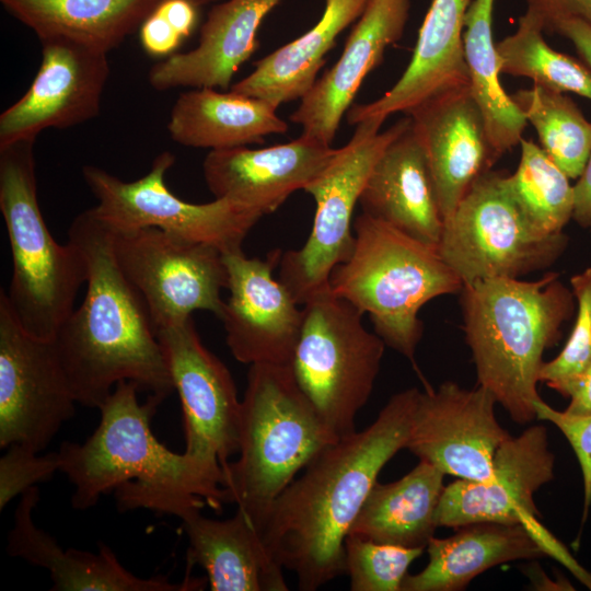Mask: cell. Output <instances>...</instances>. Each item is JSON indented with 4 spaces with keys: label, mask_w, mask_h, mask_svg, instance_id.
Wrapping results in <instances>:
<instances>
[{
    "label": "cell",
    "mask_w": 591,
    "mask_h": 591,
    "mask_svg": "<svg viewBox=\"0 0 591 591\" xmlns=\"http://www.w3.org/2000/svg\"><path fill=\"white\" fill-rule=\"evenodd\" d=\"M536 419L552 422L566 437L579 462L583 483V521L591 506V414L557 410L543 399L535 404Z\"/></svg>",
    "instance_id": "f35d334b"
},
{
    "label": "cell",
    "mask_w": 591,
    "mask_h": 591,
    "mask_svg": "<svg viewBox=\"0 0 591 591\" xmlns=\"http://www.w3.org/2000/svg\"><path fill=\"white\" fill-rule=\"evenodd\" d=\"M344 548L345 572L352 591H402L409 566L425 551L351 535H347Z\"/></svg>",
    "instance_id": "d590c367"
},
{
    "label": "cell",
    "mask_w": 591,
    "mask_h": 591,
    "mask_svg": "<svg viewBox=\"0 0 591 591\" xmlns=\"http://www.w3.org/2000/svg\"><path fill=\"white\" fill-rule=\"evenodd\" d=\"M138 392L135 382H118L99 408L94 432L83 443H61L59 471L73 485L72 507L86 510L115 490L119 511L144 508L178 518L206 505L221 511L222 465L162 444L151 419L164 399L149 395L140 403Z\"/></svg>",
    "instance_id": "7a4b0ae2"
},
{
    "label": "cell",
    "mask_w": 591,
    "mask_h": 591,
    "mask_svg": "<svg viewBox=\"0 0 591 591\" xmlns=\"http://www.w3.org/2000/svg\"><path fill=\"white\" fill-rule=\"evenodd\" d=\"M339 438L299 387L291 366L255 363L241 401L239 457L222 466L225 503L260 531L275 499Z\"/></svg>",
    "instance_id": "5b68a950"
},
{
    "label": "cell",
    "mask_w": 591,
    "mask_h": 591,
    "mask_svg": "<svg viewBox=\"0 0 591 591\" xmlns=\"http://www.w3.org/2000/svg\"><path fill=\"white\" fill-rule=\"evenodd\" d=\"M568 244L564 232L537 230L513 198L507 174L490 170L474 183L444 223L438 252L466 286L545 269Z\"/></svg>",
    "instance_id": "9c48e42d"
},
{
    "label": "cell",
    "mask_w": 591,
    "mask_h": 591,
    "mask_svg": "<svg viewBox=\"0 0 591 591\" xmlns=\"http://www.w3.org/2000/svg\"><path fill=\"white\" fill-rule=\"evenodd\" d=\"M410 0H369L337 62L301 99L290 120L331 146L364 78L403 36Z\"/></svg>",
    "instance_id": "44dd1931"
},
{
    "label": "cell",
    "mask_w": 591,
    "mask_h": 591,
    "mask_svg": "<svg viewBox=\"0 0 591 591\" xmlns=\"http://www.w3.org/2000/svg\"><path fill=\"white\" fill-rule=\"evenodd\" d=\"M198 4L215 1V0H195Z\"/></svg>",
    "instance_id": "bcb514c9"
},
{
    "label": "cell",
    "mask_w": 591,
    "mask_h": 591,
    "mask_svg": "<svg viewBox=\"0 0 591 591\" xmlns=\"http://www.w3.org/2000/svg\"><path fill=\"white\" fill-rule=\"evenodd\" d=\"M359 204L363 213L438 248L444 221L427 155L413 123L375 162Z\"/></svg>",
    "instance_id": "cb8c5ba5"
},
{
    "label": "cell",
    "mask_w": 591,
    "mask_h": 591,
    "mask_svg": "<svg viewBox=\"0 0 591 591\" xmlns=\"http://www.w3.org/2000/svg\"><path fill=\"white\" fill-rule=\"evenodd\" d=\"M563 396L569 398V404L565 409L567 413L591 414V363L581 375L570 383Z\"/></svg>",
    "instance_id": "f6af8a7d"
},
{
    "label": "cell",
    "mask_w": 591,
    "mask_h": 591,
    "mask_svg": "<svg viewBox=\"0 0 591 591\" xmlns=\"http://www.w3.org/2000/svg\"><path fill=\"white\" fill-rule=\"evenodd\" d=\"M155 331L182 405L185 452L223 466L239 452L241 401L234 380L204 345L193 316Z\"/></svg>",
    "instance_id": "2e32d148"
},
{
    "label": "cell",
    "mask_w": 591,
    "mask_h": 591,
    "mask_svg": "<svg viewBox=\"0 0 591 591\" xmlns=\"http://www.w3.org/2000/svg\"><path fill=\"white\" fill-rule=\"evenodd\" d=\"M495 0H472L464 18L463 47L470 90L484 116L489 139L500 154L520 144L528 121L500 82L493 36Z\"/></svg>",
    "instance_id": "1f68e13d"
},
{
    "label": "cell",
    "mask_w": 591,
    "mask_h": 591,
    "mask_svg": "<svg viewBox=\"0 0 591 591\" xmlns=\"http://www.w3.org/2000/svg\"><path fill=\"white\" fill-rule=\"evenodd\" d=\"M53 340L28 334L0 292V448L39 453L76 413Z\"/></svg>",
    "instance_id": "5bb4252c"
},
{
    "label": "cell",
    "mask_w": 591,
    "mask_h": 591,
    "mask_svg": "<svg viewBox=\"0 0 591 591\" xmlns=\"http://www.w3.org/2000/svg\"><path fill=\"white\" fill-rule=\"evenodd\" d=\"M543 34L531 15L522 14L515 32L496 44L500 73L528 78L534 85L591 101V69L582 60L552 48Z\"/></svg>",
    "instance_id": "836d02e7"
},
{
    "label": "cell",
    "mask_w": 591,
    "mask_h": 591,
    "mask_svg": "<svg viewBox=\"0 0 591 591\" xmlns=\"http://www.w3.org/2000/svg\"><path fill=\"white\" fill-rule=\"evenodd\" d=\"M531 15L546 34H556L557 26L578 19L591 26V0H523Z\"/></svg>",
    "instance_id": "ab89813d"
},
{
    "label": "cell",
    "mask_w": 591,
    "mask_h": 591,
    "mask_svg": "<svg viewBox=\"0 0 591 591\" xmlns=\"http://www.w3.org/2000/svg\"><path fill=\"white\" fill-rule=\"evenodd\" d=\"M281 0H227L215 5L198 45L153 65L149 83L158 91L175 88L228 89L233 76L255 51L256 32Z\"/></svg>",
    "instance_id": "d4e9b609"
},
{
    "label": "cell",
    "mask_w": 591,
    "mask_h": 591,
    "mask_svg": "<svg viewBox=\"0 0 591 591\" xmlns=\"http://www.w3.org/2000/svg\"><path fill=\"white\" fill-rule=\"evenodd\" d=\"M471 1L432 0L405 71L381 97L351 106L347 112L350 125L364 120L384 123L390 115H406L438 94L470 85L463 31Z\"/></svg>",
    "instance_id": "7402d4cb"
},
{
    "label": "cell",
    "mask_w": 591,
    "mask_h": 591,
    "mask_svg": "<svg viewBox=\"0 0 591 591\" xmlns=\"http://www.w3.org/2000/svg\"><path fill=\"white\" fill-rule=\"evenodd\" d=\"M517 170L507 175L509 189L528 220L541 232L556 234L572 219L570 178L531 140L520 141Z\"/></svg>",
    "instance_id": "e575fe53"
},
{
    "label": "cell",
    "mask_w": 591,
    "mask_h": 591,
    "mask_svg": "<svg viewBox=\"0 0 591 591\" xmlns=\"http://www.w3.org/2000/svg\"><path fill=\"white\" fill-rule=\"evenodd\" d=\"M277 108L270 102L232 90L194 89L177 97L166 128L170 138L184 147L210 151L247 147L288 130Z\"/></svg>",
    "instance_id": "83f0119b"
},
{
    "label": "cell",
    "mask_w": 591,
    "mask_h": 591,
    "mask_svg": "<svg viewBox=\"0 0 591 591\" xmlns=\"http://www.w3.org/2000/svg\"><path fill=\"white\" fill-rule=\"evenodd\" d=\"M445 474L425 461L402 478L376 482L348 535L409 548H425L438 528L436 511Z\"/></svg>",
    "instance_id": "f1b7e54d"
},
{
    "label": "cell",
    "mask_w": 591,
    "mask_h": 591,
    "mask_svg": "<svg viewBox=\"0 0 591 591\" xmlns=\"http://www.w3.org/2000/svg\"><path fill=\"white\" fill-rule=\"evenodd\" d=\"M354 246L328 279L329 291L367 313L386 346L414 363L422 337L420 309L463 283L437 247L361 212Z\"/></svg>",
    "instance_id": "8992f818"
},
{
    "label": "cell",
    "mask_w": 591,
    "mask_h": 591,
    "mask_svg": "<svg viewBox=\"0 0 591 591\" xmlns=\"http://www.w3.org/2000/svg\"><path fill=\"white\" fill-rule=\"evenodd\" d=\"M463 331L478 385L489 390L511 419H536L544 352L556 346L576 300L559 274L532 281L494 278L463 286Z\"/></svg>",
    "instance_id": "277c9868"
},
{
    "label": "cell",
    "mask_w": 591,
    "mask_h": 591,
    "mask_svg": "<svg viewBox=\"0 0 591 591\" xmlns=\"http://www.w3.org/2000/svg\"><path fill=\"white\" fill-rule=\"evenodd\" d=\"M576 300V321L561 351L544 361L540 382L564 395L591 363V266L570 278Z\"/></svg>",
    "instance_id": "8d00e7d4"
},
{
    "label": "cell",
    "mask_w": 591,
    "mask_h": 591,
    "mask_svg": "<svg viewBox=\"0 0 591 591\" xmlns=\"http://www.w3.org/2000/svg\"><path fill=\"white\" fill-rule=\"evenodd\" d=\"M417 394H394L370 426L324 448L273 502L260 533L299 590L346 573V537L382 468L406 448Z\"/></svg>",
    "instance_id": "6da1fadb"
},
{
    "label": "cell",
    "mask_w": 591,
    "mask_h": 591,
    "mask_svg": "<svg viewBox=\"0 0 591 591\" xmlns=\"http://www.w3.org/2000/svg\"><path fill=\"white\" fill-rule=\"evenodd\" d=\"M337 150L301 134L290 142L267 148L209 151L202 173L215 198L231 200L264 217L315 179Z\"/></svg>",
    "instance_id": "ffe728a7"
},
{
    "label": "cell",
    "mask_w": 591,
    "mask_h": 591,
    "mask_svg": "<svg viewBox=\"0 0 591 591\" xmlns=\"http://www.w3.org/2000/svg\"><path fill=\"white\" fill-rule=\"evenodd\" d=\"M35 140L0 148V211L12 256L9 306L31 335L53 340L86 281L85 260L71 241L53 237L37 199Z\"/></svg>",
    "instance_id": "52a82bcc"
},
{
    "label": "cell",
    "mask_w": 591,
    "mask_h": 591,
    "mask_svg": "<svg viewBox=\"0 0 591 591\" xmlns=\"http://www.w3.org/2000/svg\"><path fill=\"white\" fill-rule=\"evenodd\" d=\"M538 136L541 148L570 179H577L591 152V121L566 93L538 85L510 94Z\"/></svg>",
    "instance_id": "d6a6232c"
},
{
    "label": "cell",
    "mask_w": 591,
    "mask_h": 591,
    "mask_svg": "<svg viewBox=\"0 0 591 591\" xmlns=\"http://www.w3.org/2000/svg\"><path fill=\"white\" fill-rule=\"evenodd\" d=\"M200 511L189 510L179 519L189 543L187 563L206 570L210 590H288L283 567L241 510L225 520L206 518Z\"/></svg>",
    "instance_id": "484cf974"
},
{
    "label": "cell",
    "mask_w": 591,
    "mask_h": 591,
    "mask_svg": "<svg viewBox=\"0 0 591 591\" xmlns=\"http://www.w3.org/2000/svg\"><path fill=\"white\" fill-rule=\"evenodd\" d=\"M369 0H325L320 21L302 36L257 60L254 70L231 86L279 107L302 99L316 82L336 37L363 12Z\"/></svg>",
    "instance_id": "f546056e"
},
{
    "label": "cell",
    "mask_w": 591,
    "mask_h": 591,
    "mask_svg": "<svg viewBox=\"0 0 591 591\" xmlns=\"http://www.w3.org/2000/svg\"><path fill=\"white\" fill-rule=\"evenodd\" d=\"M197 5L195 0H162L155 10L163 15L185 39L197 22Z\"/></svg>",
    "instance_id": "b9f144b4"
},
{
    "label": "cell",
    "mask_w": 591,
    "mask_h": 591,
    "mask_svg": "<svg viewBox=\"0 0 591 591\" xmlns=\"http://www.w3.org/2000/svg\"><path fill=\"white\" fill-rule=\"evenodd\" d=\"M556 34L572 43L581 60L591 69V26L578 19L561 22Z\"/></svg>",
    "instance_id": "ee69618b"
},
{
    "label": "cell",
    "mask_w": 591,
    "mask_h": 591,
    "mask_svg": "<svg viewBox=\"0 0 591 591\" xmlns=\"http://www.w3.org/2000/svg\"><path fill=\"white\" fill-rule=\"evenodd\" d=\"M496 404L480 385L468 390L445 381L418 390L406 449L445 475L489 479L495 454L510 437L496 418Z\"/></svg>",
    "instance_id": "9a60e30c"
},
{
    "label": "cell",
    "mask_w": 591,
    "mask_h": 591,
    "mask_svg": "<svg viewBox=\"0 0 591 591\" xmlns=\"http://www.w3.org/2000/svg\"><path fill=\"white\" fill-rule=\"evenodd\" d=\"M575 205L572 219L583 229L591 231V152L573 185Z\"/></svg>",
    "instance_id": "7bdbcfd3"
},
{
    "label": "cell",
    "mask_w": 591,
    "mask_h": 591,
    "mask_svg": "<svg viewBox=\"0 0 591 591\" xmlns=\"http://www.w3.org/2000/svg\"><path fill=\"white\" fill-rule=\"evenodd\" d=\"M39 501V489L31 487L15 508L13 526L8 535V554L45 568L53 581V591H189L202 582L185 578L171 582L165 577L140 578L129 572L105 544L97 553L78 549L63 551L57 542L33 520Z\"/></svg>",
    "instance_id": "603a6c76"
},
{
    "label": "cell",
    "mask_w": 591,
    "mask_h": 591,
    "mask_svg": "<svg viewBox=\"0 0 591 591\" xmlns=\"http://www.w3.org/2000/svg\"><path fill=\"white\" fill-rule=\"evenodd\" d=\"M21 445L11 444L0 459V510L18 495L51 479L59 471L57 451L46 455Z\"/></svg>",
    "instance_id": "74e56055"
},
{
    "label": "cell",
    "mask_w": 591,
    "mask_h": 591,
    "mask_svg": "<svg viewBox=\"0 0 591 591\" xmlns=\"http://www.w3.org/2000/svg\"><path fill=\"white\" fill-rule=\"evenodd\" d=\"M175 157L159 153L142 177L126 182L95 165L82 175L97 204L96 215L115 231L158 228L183 240L211 245L223 254L241 251L262 216L228 199L192 204L175 196L165 184Z\"/></svg>",
    "instance_id": "7c38bea8"
},
{
    "label": "cell",
    "mask_w": 591,
    "mask_h": 591,
    "mask_svg": "<svg viewBox=\"0 0 591 591\" xmlns=\"http://www.w3.org/2000/svg\"><path fill=\"white\" fill-rule=\"evenodd\" d=\"M590 233H591V231H590Z\"/></svg>",
    "instance_id": "7dc6e473"
},
{
    "label": "cell",
    "mask_w": 591,
    "mask_h": 591,
    "mask_svg": "<svg viewBox=\"0 0 591 591\" xmlns=\"http://www.w3.org/2000/svg\"><path fill=\"white\" fill-rule=\"evenodd\" d=\"M281 254L279 250L265 258H250L242 250L223 254L230 294L220 320L239 362L291 366L303 308L274 277Z\"/></svg>",
    "instance_id": "e0dca14e"
},
{
    "label": "cell",
    "mask_w": 591,
    "mask_h": 591,
    "mask_svg": "<svg viewBox=\"0 0 591 591\" xmlns=\"http://www.w3.org/2000/svg\"><path fill=\"white\" fill-rule=\"evenodd\" d=\"M42 43V61L28 90L0 115V148L35 140L96 117L109 77L107 54L66 39Z\"/></svg>",
    "instance_id": "ac0fdd59"
},
{
    "label": "cell",
    "mask_w": 591,
    "mask_h": 591,
    "mask_svg": "<svg viewBox=\"0 0 591 591\" xmlns=\"http://www.w3.org/2000/svg\"><path fill=\"white\" fill-rule=\"evenodd\" d=\"M427 155L444 223L500 158L470 85L438 94L406 114Z\"/></svg>",
    "instance_id": "d6986e66"
},
{
    "label": "cell",
    "mask_w": 591,
    "mask_h": 591,
    "mask_svg": "<svg viewBox=\"0 0 591 591\" xmlns=\"http://www.w3.org/2000/svg\"><path fill=\"white\" fill-rule=\"evenodd\" d=\"M68 240L86 266V291L53 339L78 404L100 408L120 381L161 398L173 391L150 313L119 269L113 230L93 208L78 215Z\"/></svg>",
    "instance_id": "3957f363"
},
{
    "label": "cell",
    "mask_w": 591,
    "mask_h": 591,
    "mask_svg": "<svg viewBox=\"0 0 591 591\" xmlns=\"http://www.w3.org/2000/svg\"><path fill=\"white\" fill-rule=\"evenodd\" d=\"M554 467L555 456L548 448L545 427L534 425L517 437L510 436L495 454L489 479L459 478L444 486L436 511V524L455 529L480 522L523 525L547 556L565 566L591 590V573L538 520L541 513L534 495L553 480Z\"/></svg>",
    "instance_id": "8fae6325"
},
{
    "label": "cell",
    "mask_w": 591,
    "mask_h": 591,
    "mask_svg": "<svg viewBox=\"0 0 591 591\" xmlns=\"http://www.w3.org/2000/svg\"><path fill=\"white\" fill-rule=\"evenodd\" d=\"M410 123L405 115L382 132L378 120L355 125L350 140L303 189L316 205L312 230L301 248L281 254L278 265V279L300 305L328 289L332 270L351 253L352 216L366 182L384 149Z\"/></svg>",
    "instance_id": "30bf717a"
},
{
    "label": "cell",
    "mask_w": 591,
    "mask_h": 591,
    "mask_svg": "<svg viewBox=\"0 0 591 591\" xmlns=\"http://www.w3.org/2000/svg\"><path fill=\"white\" fill-rule=\"evenodd\" d=\"M40 42L66 39L108 54L162 0H0Z\"/></svg>",
    "instance_id": "4dcf8cb0"
},
{
    "label": "cell",
    "mask_w": 591,
    "mask_h": 591,
    "mask_svg": "<svg viewBox=\"0 0 591 591\" xmlns=\"http://www.w3.org/2000/svg\"><path fill=\"white\" fill-rule=\"evenodd\" d=\"M350 302L322 291L303 304L291 369L320 417L338 437L356 431L380 371L385 343Z\"/></svg>",
    "instance_id": "ba28073f"
},
{
    "label": "cell",
    "mask_w": 591,
    "mask_h": 591,
    "mask_svg": "<svg viewBox=\"0 0 591 591\" xmlns=\"http://www.w3.org/2000/svg\"><path fill=\"white\" fill-rule=\"evenodd\" d=\"M426 551L427 566L407 573L402 591H460L495 566L547 556L525 526L495 522L463 525L445 538L432 536Z\"/></svg>",
    "instance_id": "4316f807"
},
{
    "label": "cell",
    "mask_w": 591,
    "mask_h": 591,
    "mask_svg": "<svg viewBox=\"0 0 591 591\" xmlns=\"http://www.w3.org/2000/svg\"><path fill=\"white\" fill-rule=\"evenodd\" d=\"M112 243L119 269L142 298L155 329L199 310L221 317L228 271L220 250L158 228L113 230Z\"/></svg>",
    "instance_id": "4fadbf2b"
},
{
    "label": "cell",
    "mask_w": 591,
    "mask_h": 591,
    "mask_svg": "<svg viewBox=\"0 0 591 591\" xmlns=\"http://www.w3.org/2000/svg\"><path fill=\"white\" fill-rule=\"evenodd\" d=\"M183 40L182 35L155 9L140 25V42L149 55L169 56Z\"/></svg>",
    "instance_id": "60d3db41"
}]
</instances>
